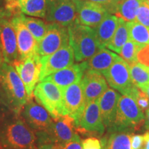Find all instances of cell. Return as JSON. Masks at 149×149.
Masks as SVG:
<instances>
[{
	"label": "cell",
	"mask_w": 149,
	"mask_h": 149,
	"mask_svg": "<svg viewBox=\"0 0 149 149\" xmlns=\"http://www.w3.org/2000/svg\"><path fill=\"white\" fill-rule=\"evenodd\" d=\"M0 95L15 114L29 100L25 86L13 66L3 61L0 65Z\"/></svg>",
	"instance_id": "cell-1"
},
{
	"label": "cell",
	"mask_w": 149,
	"mask_h": 149,
	"mask_svg": "<svg viewBox=\"0 0 149 149\" xmlns=\"http://www.w3.org/2000/svg\"><path fill=\"white\" fill-rule=\"evenodd\" d=\"M0 144L3 149H37L36 135L23 120L15 119L0 128Z\"/></svg>",
	"instance_id": "cell-2"
},
{
	"label": "cell",
	"mask_w": 149,
	"mask_h": 149,
	"mask_svg": "<svg viewBox=\"0 0 149 149\" xmlns=\"http://www.w3.org/2000/svg\"><path fill=\"white\" fill-rule=\"evenodd\" d=\"M69 43L74 52V60L82 62L91 58L102 47L93 28L77 22L68 27Z\"/></svg>",
	"instance_id": "cell-3"
},
{
	"label": "cell",
	"mask_w": 149,
	"mask_h": 149,
	"mask_svg": "<svg viewBox=\"0 0 149 149\" xmlns=\"http://www.w3.org/2000/svg\"><path fill=\"white\" fill-rule=\"evenodd\" d=\"M145 115L133 97L121 95L117 106L114 124L110 131H125L135 133L144 126Z\"/></svg>",
	"instance_id": "cell-4"
},
{
	"label": "cell",
	"mask_w": 149,
	"mask_h": 149,
	"mask_svg": "<svg viewBox=\"0 0 149 149\" xmlns=\"http://www.w3.org/2000/svg\"><path fill=\"white\" fill-rule=\"evenodd\" d=\"M36 102L47 111L53 120L64 115L63 92L50 81H41L33 91Z\"/></svg>",
	"instance_id": "cell-5"
},
{
	"label": "cell",
	"mask_w": 149,
	"mask_h": 149,
	"mask_svg": "<svg viewBox=\"0 0 149 149\" xmlns=\"http://www.w3.org/2000/svg\"><path fill=\"white\" fill-rule=\"evenodd\" d=\"M108 84L122 95L135 99L138 88L134 84L130 72V66L122 58L117 60L102 74Z\"/></svg>",
	"instance_id": "cell-6"
},
{
	"label": "cell",
	"mask_w": 149,
	"mask_h": 149,
	"mask_svg": "<svg viewBox=\"0 0 149 149\" xmlns=\"http://www.w3.org/2000/svg\"><path fill=\"white\" fill-rule=\"evenodd\" d=\"M11 16L0 8V47L3 61L13 65L19 58L16 33L10 19Z\"/></svg>",
	"instance_id": "cell-7"
},
{
	"label": "cell",
	"mask_w": 149,
	"mask_h": 149,
	"mask_svg": "<svg viewBox=\"0 0 149 149\" xmlns=\"http://www.w3.org/2000/svg\"><path fill=\"white\" fill-rule=\"evenodd\" d=\"M13 66L23 81L29 100L33 97V91L40 81L42 63L39 55H35L25 59H17Z\"/></svg>",
	"instance_id": "cell-8"
},
{
	"label": "cell",
	"mask_w": 149,
	"mask_h": 149,
	"mask_svg": "<svg viewBox=\"0 0 149 149\" xmlns=\"http://www.w3.org/2000/svg\"><path fill=\"white\" fill-rule=\"evenodd\" d=\"M68 44H69L68 27L57 23H49L46 35L38 43L37 54L40 57H48Z\"/></svg>",
	"instance_id": "cell-9"
},
{
	"label": "cell",
	"mask_w": 149,
	"mask_h": 149,
	"mask_svg": "<svg viewBox=\"0 0 149 149\" xmlns=\"http://www.w3.org/2000/svg\"><path fill=\"white\" fill-rule=\"evenodd\" d=\"M46 19L65 27L78 22L77 13L73 0H47Z\"/></svg>",
	"instance_id": "cell-10"
},
{
	"label": "cell",
	"mask_w": 149,
	"mask_h": 149,
	"mask_svg": "<svg viewBox=\"0 0 149 149\" xmlns=\"http://www.w3.org/2000/svg\"><path fill=\"white\" fill-rule=\"evenodd\" d=\"M77 132L102 137L105 133V126L102 120L98 100L86 104L84 109L75 122Z\"/></svg>",
	"instance_id": "cell-11"
},
{
	"label": "cell",
	"mask_w": 149,
	"mask_h": 149,
	"mask_svg": "<svg viewBox=\"0 0 149 149\" xmlns=\"http://www.w3.org/2000/svg\"><path fill=\"white\" fill-rule=\"evenodd\" d=\"M22 15V13L18 11L10 17L11 22L16 33L19 54L18 59H25L35 55H38V42L24 24Z\"/></svg>",
	"instance_id": "cell-12"
},
{
	"label": "cell",
	"mask_w": 149,
	"mask_h": 149,
	"mask_svg": "<svg viewBox=\"0 0 149 149\" xmlns=\"http://www.w3.org/2000/svg\"><path fill=\"white\" fill-rule=\"evenodd\" d=\"M74 52L70 43L50 56L41 57L42 68L40 81H42L54 72L71 66L74 64Z\"/></svg>",
	"instance_id": "cell-13"
},
{
	"label": "cell",
	"mask_w": 149,
	"mask_h": 149,
	"mask_svg": "<svg viewBox=\"0 0 149 149\" xmlns=\"http://www.w3.org/2000/svg\"><path fill=\"white\" fill-rule=\"evenodd\" d=\"M45 132L48 133L52 141L61 146L70 141L81 140L74 119L68 115H63L53 120L51 128Z\"/></svg>",
	"instance_id": "cell-14"
},
{
	"label": "cell",
	"mask_w": 149,
	"mask_h": 149,
	"mask_svg": "<svg viewBox=\"0 0 149 149\" xmlns=\"http://www.w3.org/2000/svg\"><path fill=\"white\" fill-rule=\"evenodd\" d=\"M22 111V115L25 122L36 132L48 131L53 124V120L49 113L40 104L28 100Z\"/></svg>",
	"instance_id": "cell-15"
},
{
	"label": "cell",
	"mask_w": 149,
	"mask_h": 149,
	"mask_svg": "<svg viewBox=\"0 0 149 149\" xmlns=\"http://www.w3.org/2000/svg\"><path fill=\"white\" fill-rule=\"evenodd\" d=\"M64 115H70L74 122L79 120L86 106L81 81L68 86L63 90Z\"/></svg>",
	"instance_id": "cell-16"
},
{
	"label": "cell",
	"mask_w": 149,
	"mask_h": 149,
	"mask_svg": "<svg viewBox=\"0 0 149 149\" xmlns=\"http://www.w3.org/2000/svg\"><path fill=\"white\" fill-rule=\"evenodd\" d=\"M77 13L79 24L95 28L108 15L110 14L102 6L88 0H73Z\"/></svg>",
	"instance_id": "cell-17"
},
{
	"label": "cell",
	"mask_w": 149,
	"mask_h": 149,
	"mask_svg": "<svg viewBox=\"0 0 149 149\" xmlns=\"http://www.w3.org/2000/svg\"><path fill=\"white\" fill-rule=\"evenodd\" d=\"M86 104L97 101L109 88L105 77L102 74L86 70L81 79Z\"/></svg>",
	"instance_id": "cell-18"
},
{
	"label": "cell",
	"mask_w": 149,
	"mask_h": 149,
	"mask_svg": "<svg viewBox=\"0 0 149 149\" xmlns=\"http://www.w3.org/2000/svg\"><path fill=\"white\" fill-rule=\"evenodd\" d=\"M85 71V61H82L77 64H73L66 68L54 72L43 80L51 81L63 91L68 86L79 81Z\"/></svg>",
	"instance_id": "cell-19"
},
{
	"label": "cell",
	"mask_w": 149,
	"mask_h": 149,
	"mask_svg": "<svg viewBox=\"0 0 149 149\" xmlns=\"http://www.w3.org/2000/svg\"><path fill=\"white\" fill-rule=\"evenodd\" d=\"M120 97V93L115 91L113 88H108L99 98L98 104L100 113L107 130L111 129L114 124Z\"/></svg>",
	"instance_id": "cell-20"
},
{
	"label": "cell",
	"mask_w": 149,
	"mask_h": 149,
	"mask_svg": "<svg viewBox=\"0 0 149 149\" xmlns=\"http://www.w3.org/2000/svg\"><path fill=\"white\" fill-rule=\"evenodd\" d=\"M122 58L114 52L104 48L85 61L86 70L103 74L115 61Z\"/></svg>",
	"instance_id": "cell-21"
},
{
	"label": "cell",
	"mask_w": 149,
	"mask_h": 149,
	"mask_svg": "<svg viewBox=\"0 0 149 149\" xmlns=\"http://www.w3.org/2000/svg\"><path fill=\"white\" fill-rule=\"evenodd\" d=\"M133 133L125 131H110L102 136V149H133L130 135Z\"/></svg>",
	"instance_id": "cell-22"
},
{
	"label": "cell",
	"mask_w": 149,
	"mask_h": 149,
	"mask_svg": "<svg viewBox=\"0 0 149 149\" xmlns=\"http://www.w3.org/2000/svg\"><path fill=\"white\" fill-rule=\"evenodd\" d=\"M119 17L115 15L109 14L94 28L97 37L102 48H107L113 39L118 25Z\"/></svg>",
	"instance_id": "cell-23"
},
{
	"label": "cell",
	"mask_w": 149,
	"mask_h": 149,
	"mask_svg": "<svg viewBox=\"0 0 149 149\" xmlns=\"http://www.w3.org/2000/svg\"><path fill=\"white\" fill-rule=\"evenodd\" d=\"M17 5L19 10L23 14L46 18L47 0H18Z\"/></svg>",
	"instance_id": "cell-24"
},
{
	"label": "cell",
	"mask_w": 149,
	"mask_h": 149,
	"mask_svg": "<svg viewBox=\"0 0 149 149\" xmlns=\"http://www.w3.org/2000/svg\"><path fill=\"white\" fill-rule=\"evenodd\" d=\"M129 40L130 35L128 22L123 20L122 19L119 18L116 31L107 48L119 54L122 46Z\"/></svg>",
	"instance_id": "cell-25"
},
{
	"label": "cell",
	"mask_w": 149,
	"mask_h": 149,
	"mask_svg": "<svg viewBox=\"0 0 149 149\" xmlns=\"http://www.w3.org/2000/svg\"><path fill=\"white\" fill-rule=\"evenodd\" d=\"M141 1L142 0L122 1L119 3L114 15L126 22H135Z\"/></svg>",
	"instance_id": "cell-26"
},
{
	"label": "cell",
	"mask_w": 149,
	"mask_h": 149,
	"mask_svg": "<svg viewBox=\"0 0 149 149\" xmlns=\"http://www.w3.org/2000/svg\"><path fill=\"white\" fill-rule=\"evenodd\" d=\"M22 20L30 33L33 35L37 42H40L47 32L49 23L40 19L26 17L22 13Z\"/></svg>",
	"instance_id": "cell-27"
},
{
	"label": "cell",
	"mask_w": 149,
	"mask_h": 149,
	"mask_svg": "<svg viewBox=\"0 0 149 149\" xmlns=\"http://www.w3.org/2000/svg\"><path fill=\"white\" fill-rule=\"evenodd\" d=\"M130 72L133 82L137 88L143 91L149 84L148 67L136 62L130 65Z\"/></svg>",
	"instance_id": "cell-28"
},
{
	"label": "cell",
	"mask_w": 149,
	"mask_h": 149,
	"mask_svg": "<svg viewBox=\"0 0 149 149\" xmlns=\"http://www.w3.org/2000/svg\"><path fill=\"white\" fill-rule=\"evenodd\" d=\"M128 24L130 40L141 45H149V29L137 22Z\"/></svg>",
	"instance_id": "cell-29"
},
{
	"label": "cell",
	"mask_w": 149,
	"mask_h": 149,
	"mask_svg": "<svg viewBox=\"0 0 149 149\" xmlns=\"http://www.w3.org/2000/svg\"><path fill=\"white\" fill-rule=\"evenodd\" d=\"M144 45L137 44L130 39L122 46L120 52V55L122 59H124L129 65L133 64L137 61V53L141 46Z\"/></svg>",
	"instance_id": "cell-30"
},
{
	"label": "cell",
	"mask_w": 149,
	"mask_h": 149,
	"mask_svg": "<svg viewBox=\"0 0 149 149\" xmlns=\"http://www.w3.org/2000/svg\"><path fill=\"white\" fill-rule=\"evenodd\" d=\"M36 146L37 149H62L63 146L53 142L50 139L48 133L45 131L37 132Z\"/></svg>",
	"instance_id": "cell-31"
},
{
	"label": "cell",
	"mask_w": 149,
	"mask_h": 149,
	"mask_svg": "<svg viewBox=\"0 0 149 149\" xmlns=\"http://www.w3.org/2000/svg\"><path fill=\"white\" fill-rule=\"evenodd\" d=\"M136 22L149 29V3L147 0H142L137 10Z\"/></svg>",
	"instance_id": "cell-32"
},
{
	"label": "cell",
	"mask_w": 149,
	"mask_h": 149,
	"mask_svg": "<svg viewBox=\"0 0 149 149\" xmlns=\"http://www.w3.org/2000/svg\"><path fill=\"white\" fill-rule=\"evenodd\" d=\"M102 6L110 14L114 15L116 9L122 0H88Z\"/></svg>",
	"instance_id": "cell-33"
},
{
	"label": "cell",
	"mask_w": 149,
	"mask_h": 149,
	"mask_svg": "<svg viewBox=\"0 0 149 149\" xmlns=\"http://www.w3.org/2000/svg\"><path fill=\"white\" fill-rule=\"evenodd\" d=\"M135 100L141 111L145 112L149 108V98L146 93L138 88Z\"/></svg>",
	"instance_id": "cell-34"
},
{
	"label": "cell",
	"mask_w": 149,
	"mask_h": 149,
	"mask_svg": "<svg viewBox=\"0 0 149 149\" xmlns=\"http://www.w3.org/2000/svg\"><path fill=\"white\" fill-rule=\"evenodd\" d=\"M137 61L149 68V45H144L137 53Z\"/></svg>",
	"instance_id": "cell-35"
},
{
	"label": "cell",
	"mask_w": 149,
	"mask_h": 149,
	"mask_svg": "<svg viewBox=\"0 0 149 149\" xmlns=\"http://www.w3.org/2000/svg\"><path fill=\"white\" fill-rule=\"evenodd\" d=\"M82 149H102L100 140L95 137H91L81 141Z\"/></svg>",
	"instance_id": "cell-36"
},
{
	"label": "cell",
	"mask_w": 149,
	"mask_h": 149,
	"mask_svg": "<svg viewBox=\"0 0 149 149\" xmlns=\"http://www.w3.org/2000/svg\"><path fill=\"white\" fill-rule=\"evenodd\" d=\"M5 3L4 10L12 16L15 13L20 11L19 10L17 1L18 0H3Z\"/></svg>",
	"instance_id": "cell-37"
},
{
	"label": "cell",
	"mask_w": 149,
	"mask_h": 149,
	"mask_svg": "<svg viewBox=\"0 0 149 149\" xmlns=\"http://www.w3.org/2000/svg\"><path fill=\"white\" fill-rule=\"evenodd\" d=\"M144 137L143 135L133 133L130 135V142L133 149H141L143 144Z\"/></svg>",
	"instance_id": "cell-38"
},
{
	"label": "cell",
	"mask_w": 149,
	"mask_h": 149,
	"mask_svg": "<svg viewBox=\"0 0 149 149\" xmlns=\"http://www.w3.org/2000/svg\"><path fill=\"white\" fill-rule=\"evenodd\" d=\"M62 149H82L81 141H72L67 143L63 146Z\"/></svg>",
	"instance_id": "cell-39"
},
{
	"label": "cell",
	"mask_w": 149,
	"mask_h": 149,
	"mask_svg": "<svg viewBox=\"0 0 149 149\" xmlns=\"http://www.w3.org/2000/svg\"><path fill=\"white\" fill-rule=\"evenodd\" d=\"M143 137H144V141L141 149H149V130L145 132L143 135Z\"/></svg>",
	"instance_id": "cell-40"
},
{
	"label": "cell",
	"mask_w": 149,
	"mask_h": 149,
	"mask_svg": "<svg viewBox=\"0 0 149 149\" xmlns=\"http://www.w3.org/2000/svg\"><path fill=\"white\" fill-rule=\"evenodd\" d=\"M144 128L147 130H149V108L145 111Z\"/></svg>",
	"instance_id": "cell-41"
},
{
	"label": "cell",
	"mask_w": 149,
	"mask_h": 149,
	"mask_svg": "<svg viewBox=\"0 0 149 149\" xmlns=\"http://www.w3.org/2000/svg\"><path fill=\"white\" fill-rule=\"evenodd\" d=\"M142 91H144V92H145V93H146V95H148V98H149V84L146 86V87H145V88Z\"/></svg>",
	"instance_id": "cell-42"
},
{
	"label": "cell",
	"mask_w": 149,
	"mask_h": 149,
	"mask_svg": "<svg viewBox=\"0 0 149 149\" xmlns=\"http://www.w3.org/2000/svg\"><path fill=\"white\" fill-rule=\"evenodd\" d=\"M3 61V54H2V51H1V47H0V65L2 64V62Z\"/></svg>",
	"instance_id": "cell-43"
},
{
	"label": "cell",
	"mask_w": 149,
	"mask_h": 149,
	"mask_svg": "<svg viewBox=\"0 0 149 149\" xmlns=\"http://www.w3.org/2000/svg\"><path fill=\"white\" fill-rule=\"evenodd\" d=\"M1 105H4V106H6V107H8V106H7L6 103V102L3 101V100L2 99V97H1V96L0 95V106H1Z\"/></svg>",
	"instance_id": "cell-44"
},
{
	"label": "cell",
	"mask_w": 149,
	"mask_h": 149,
	"mask_svg": "<svg viewBox=\"0 0 149 149\" xmlns=\"http://www.w3.org/2000/svg\"><path fill=\"white\" fill-rule=\"evenodd\" d=\"M3 1V0H0V3H1Z\"/></svg>",
	"instance_id": "cell-45"
},
{
	"label": "cell",
	"mask_w": 149,
	"mask_h": 149,
	"mask_svg": "<svg viewBox=\"0 0 149 149\" xmlns=\"http://www.w3.org/2000/svg\"><path fill=\"white\" fill-rule=\"evenodd\" d=\"M148 77H149V68H148Z\"/></svg>",
	"instance_id": "cell-46"
},
{
	"label": "cell",
	"mask_w": 149,
	"mask_h": 149,
	"mask_svg": "<svg viewBox=\"0 0 149 149\" xmlns=\"http://www.w3.org/2000/svg\"><path fill=\"white\" fill-rule=\"evenodd\" d=\"M147 1H148V3H149V0H147Z\"/></svg>",
	"instance_id": "cell-47"
},
{
	"label": "cell",
	"mask_w": 149,
	"mask_h": 149,
	"mask_svg": "<svg viewBox=\"0 0 149 149\" xmlns=\"http://www.w3.org/2000/svg\"><path fill=\"white\" fill-rule=\"evenodd\" d=\"M122 1H124V0H122Z\"/></svg>",
	"instance_id": "cell-48"
}]
</instances>
